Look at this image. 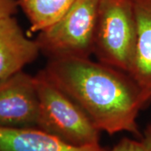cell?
Returning <instances> with one entry per match:
<instances>
[{"label":"cell","mask_w":151,"mask_h":151,"mask_svg":"<svg viewBox=\"0 0 151 151\" xmlns=\"http://www.w3.org/2000/svg\"><path fill=\"white\" fill-rule=\"evenodd\" d=\"M43 70L100 131L140 136L137 119L146 104L128 73L90 58L49 59Z\"/></svg>","instance_id":"6da1fadb"},{"label":"cell","mask_w":151,"mask_h":151,"mask_svg":"<svg viewBox=\"0 0 151 151\" xmlns=\"http://www.w3.org/2000/svg\"><path fill=\"white\" fill-rule=\"evenodd\" d=\"M35 76L39 97L38 129L74 146L100 144V130L79 105L55 84L44 70Z\"/></svg>","instance_id":"7a4b0ae2"},{"label":"cell","mask_w":151,"mask_h":151,"mask_svg":"<svg viewBox=\"0 0 151 151\" xmlns=\"http://www.w3.org/2000/svg\"><path fill=\"white\" fill-rule=\"evenodd\" d=\"M136 43L133 0H100L93 44L98 61L129 74Z\"/></svg>","instance_id":"3957f363"},{"label":"cell","mask_w":151,"mask_h":151,"mask_svg":"<svg viewBox=\"0 0 151 151\" xmlns=\"http://www.w3.org/2000/svg\"><path fill=\"white\" fill-rule=\"evenodd\" d=\"M100 0H76L52 25L38 33L40 53L49 59L90 58Z\"/></svg>","instance_id":"277c9868"},{"label":"cell","mask_w":151,"mask_h":151,"mask_svg":"<svg viewBox=\"0 0 151 151\" xmlns=\"http://www.w3.org/2000/svg\"><path fill=\"white\" fill-rule=\"evenodd\" d=\"M38 119L35 76L21 70L0 81V128H37Z\"/></svg>","instance_id":"5b68a950"},{"label":"cell","mask_w":151,"mask_h":151,"mask_svg":"<svg viewBox=\"0 0 151 151\" xmlns=\"http://www.w3.org/2000/svg\"><path fill=\"white\" fill-rule=\"evenodd\" d=\"M40 53L36 40L25 35L14 15L0 20V81L21 71Z\"/></svg>","instance_id":"8992f818"},{"label":"cell","mask_w":151,"mask_h":151,"mask_svg":"<svg viewBox=\"0 0 151 151\" xmlns=\"http://www.w3.org/2000/svg\"><path fill=\"white\" fill-rule=\"evenodd\" d=\"M137 43L129 75L139 86L146 106L151 102V0H133Z\"/></svg>","instance_id":"52a82bcc"},{"label":"cell","mask_w":151,"mask_h":151,"mask_svg":"<svg viewBox=\"0 0 151 151\" xmlns=\"http://www.w3.org/2000/svg\"><path fill=\"white\" fill-rule=\"evenodd\" d=\"M0 151H108L98 145L74 146L38 128H0Z\"/></svg>","instance_id":"ba28073f"},{"label":"cell","mask_w":151,"mask_h":151,"mask_svg":"<svg viewBox=\"0 0 151 151\" xmlns=\"http://www.w3.org/2000/svg\"><path fill=\"white\" fill-rule=\"evenodd\" d=\"M76 1L18 0V4L29 21L30 30L39 33L60 19Z\"/></svg>","instance_id":"9c48e42d"},{"label":"cell","mask_w":151,"mask_h":151,"mask_svg":"<svg viewBox=\"0 0 151 151\" xmlns=\"http://www.w3.org/2000/svg\"><path fill=\"white\" fill-rule=\"evenodd\" d=\"M108 151H151V122L136 139L124 138Z\"/></svg>","instance_id":"30bf717a"},{"label":"cell","mask_w":151,"mask_h":151,"mask_svg":"<svg viewBox=\"0 0 151 151\" xmlns=\"http://www.w3.org/2000/svg\"><path fill=\"white\" fill-rule=\"evenodd\" d=\"M18 8V0H0V20L5 17L14 15Z\"/></svg>","instance_id":"8fae6325"}]
</instances>
